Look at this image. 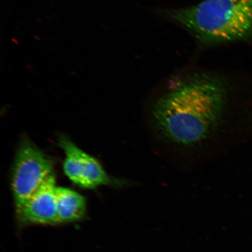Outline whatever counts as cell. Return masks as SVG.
<instances>
[{
  "label": "cell",
  "instance_id": "obj_6",
  "mask_svg": "<svg viewBox=\"0 0 252 252\" xmlns=\"http://www.w3.org/2000/svg\"><path fill=\"white\" fill-rule=\"evenodd\" d=\"M58 224L78 221L86 215V198L71 189L57 187Z\"/></svg>",
  "mask_w": 252,
  "mask_h": 252
},
{
  "label": "cell",
  "instance_id": "obj_3",
  "mask_svg": "<svg viewBox=\"0 0 252 252\" xmlns=\"http://www.w3.org/2000/svg\"><path fill=\"white\" fill-rule=\"evenodd\" d=\"M51 159L28 138L22 140L16 154L11 187L15 207L20 206L54 175Z\"/></svg>",
  "mask_w": 252,
  "mask_h": 252
},
{
  "label": "cell",
  "instance_id": "obj_2",
  "mask_svg": "<svg viewBox=\"0 0 252 252\" xmlns=\"http://www.w3.org/2000/svg\"><path fill=\"white\" fill-rule=\"evenodd\" d=\"M201 42H227L252 36V0H206L169 12Z\"/></svg>",
  "mask_w": 252,
  "mask_h": 252
},
{
  "label": "cell",
  "instance_id": "obj_5",
  "mask_svg": "<svg viewBox=\"0 0 252 252\" xmlns=\"http://www.w3.org/2000/svg\"><path fill=\"white\" fill-rule=\"evenodd\" d=\"M56 189L53 175L36 193L16 208L19 222L23 225L58 224Z\"/></svg>",
  "mask_w": 252,
  "mask_h": 252
},
{
  "label": "cell",
  "instance_id": "obj_1",
  "mask_svg": "<svg viewBox=\"0 0 252 252\" xmlns=\"http://www.w3.org/2000/svg\"><path fill=\"white\" fill-rule=\"evenodd\" d=\"M227 88L218 77L190 75L158 99L150 111V126L158 139L183 150L207 144L224 125Z\"/></svg>",
  "mask_w": 252,
  "mask_h": 252
},
{
  "label": "cell",
  "instance_id": "obj_4",
  "mask_svg": "<svg viewBox=\"0 0 252 252\" xmlns=\"http://www.w3.org/2000/svg\"><path fill=\"white\" fill-rule=\"evenodd\" d=\"M59 146L64 151L63 169L66 176L75 185L86 189H94L100 186L122 188L128 185L127 181L111 177L100 163L79 148L70 138L61 135Z\"/></svg>",
  "mask_w": 252,
  "mask_h": 252
}]
</instances>
